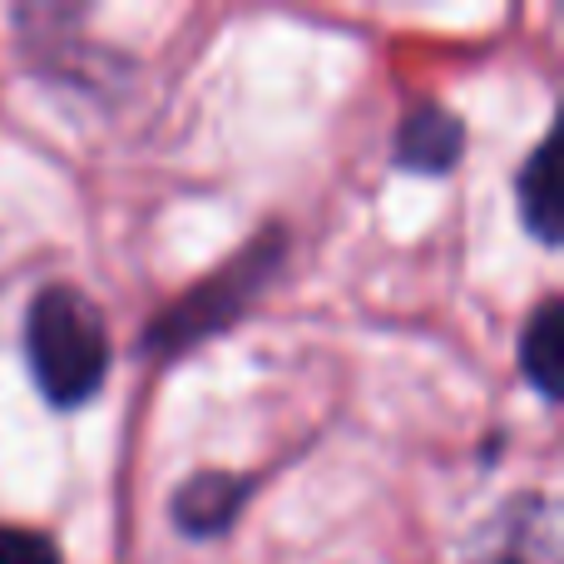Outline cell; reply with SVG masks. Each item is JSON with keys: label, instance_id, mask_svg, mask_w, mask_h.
Wrapping results in <instances>:
<instances>
[{"label": "cell", "instance_id": "2", "mask_svg": "<svg viewBox=\"0 0 564 564\" xmlns=\"http://www.w3.org/2000/svg\"><path fill=\"white\" fill-rule=\"evenodd\" d=\"M278 263H282V234H263L258 243H248L234 263H224L214 278H204L198 288H188L184 297L159 312L154 327H149V351L154 357H184L204 337L224 332L268 288Z\"/></svg>", "mask_w": 564, "mask_h": 564}, {"label": "cell", "instance_id": "3", "mask_svg": "<svg viewBox=\"0 0 564 564\" xmlns=\"http://www.w3.org/2000/svg\"><path fill=\"white\" fill-rule=\"evenodd\" d=\"M470 564H560V516L550 500L525 496L496 520Z\"/></svg>", "mask_w": 564, "mask_h": 564}, {"label": "cell", "instance_id": "1", "mask_svg": "<svg viewBox=\"0 0 564 564\" xmlns=\"http://www.w3.org/2000/svg\"><path fill=\"white\" fill-rule=\"evenodd\" d=\"M105 312L69 282H50L25 312V361L50 406H85L109 377Z\"/></svg>", "mask_w": 564, "mask_h": 564}, {"label": "cell", "instance_id": "4", "mask_svg": "<svg viewBox=\"0 0 564 564\" xmlns=\"http://www.w3.org/2000/svg\"><path fill=\"white\" fill-rule=\"evenodd\" d=\"M391 154L411 174H451L466 154V124L441 105H416L401 115Z\"/></svg>", "mask_w": 564, "mask_h": 564}, {"label": "cell", "instance_id": "6", "mask_svg": "<svg viewBox=\"0 0 564 564\" xmlns=\"http://www.w3.org/2000/svg\"><path fill=\"white\" fill-rule=\"evenodd\" d=\"M516 194H520V218H525V228L540 238V243L555 248L560 243V159H555V139H545V144L535 149V154L525 159V169H520L516 178Z\"/></svg>", "mask_w": 564, "mask_h": 564}, {"label": "cell", "instance_id": "5", "mask_svg": "<svg viewBox=\"0 0 564 564\" xmlns=\"http://www.w3.org/2000/svg\"><path fill=\"white\" fill-rule=\"evenodd\" d=\"M248 490H253V480L234 476V470H198L174 490V525L194 540L224 535L243 510Z\"/></svg>", "mask_w": 564, "mask_h": 564}, {"label": "cell", "instance_id": "8", "mask_svg": "<svg viewBox=\"0 0 564 564\" xmlns=\"http://www.w3.org/2000/svg\"><path fill=\"white\" fill-rule=\"evenodd\" d=\"M0 564H65V560L40 530L0 525Z\"/></svg>", "mask_w": 564, "mask_h": 564}, {"label": "cell", "instance_id": "7", "mask_svg": "<svg viewBox=\"0 0 564 564\" xmlns=\"http://www.w3.org/2000/svg\"><path fill=\"white\" fill-rule=\"evenodd\" d=\"M520 367L545 401L560 397V302H540V312L530 317L520 337Z\"/></svg>", "mask_w": 564, "mask_h": 564}]
</instances>
